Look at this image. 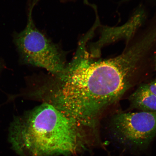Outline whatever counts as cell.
Wrapping results in <instances>:
<instances>
[{"instance_id":"obj_1","label":"cell","mask_w":156,"mask_h":156,"mask_svg":"<svg viewBox=\"0 0 156 156\" xmlns=\"http://www.w3.org/2000/svg\"><path fill=\"white\" fill-rule=\"evenodd\" d=\"M86 130L53 105L44 102L15 119L9 140L13 149L22 156L73 154L87 145Z\"/></svg>"},{"instance_id":"obj_2","label":"cell","mask_w":156,"mask_h":156,"mask_svg":"<svg viewBox=\"0 0 156 156\" xmlns=\"http://www.w3.org/2000/svg\"><path fill=\"white\" fill-rule=\"evenodd\" d=\"M39 0H34L24 30L15 35V42L26 63L44 68L54 75L63 71L67 66L66 52L36 28L33 21V8Z\"/></svg>"},{"instance_id":"obj_3","label":"cell","mask_w":156,"mask_h":156,"mask_svg":"<svg viewBox=\"0 0 156 156\" xmlns=\"http://www.w3.org/2000/svg\"><path fill=\"white\" fill-rule=\"evenodd\" d=\"M111 137L126 149L142 151L156 137V113L118 112L109 120Z\"/></svg>"},{"instance_id":"obj_4","label":"cell","mask_w":156,"mask_h":156,"mask_svg":"<svg viewBox=\"0 0 156 156\" xmlns=\"http://www.w3.org/2000/svg\"><path fill=\"white\" fill-rule=\"evenodd\" d=\"M130 106L140 112L156 113V96L146 83L140 85L129 97Z\"/></svg>"},{"instance_id":"obj_5","label":"cell","mask_w":156,"mask_h":156,"mask_svg":"<svg viewBox=\"0 0 156 156\" xmlns=\"http://www.w3.org/2000/svg\"><path fill=\"white\" fill-rule=\"evenodd\" d=\"M146 84L151 92L156 96V78Z\"/></svg>"},{"instance_id":"obj_6","label":"cell","mask_w":156,"mask_h":156,"mask_svg":"<svg viewBox=\"0 0 156 156\" xmlns=\"http://www.w3.org/2000/svg\"><path fill=\"white\" fill-rule=\"evenodd\" d=\"M61 1L63 2H68V1H73V0H61Z\"/></svg>"},{"instance_id":"obj_7","label":"cell","mask_w":156,"mask_h":156,"mask_svg":"<svg viewBox=\"0 0 156 156\" xmlns=\"http://www.w3.org/2000/svg\"><path fill=\"white\" fill-rule=\"evenodd\" d=\"M156 66H155V68H156Z\"/></svg>"}]
</instances>
